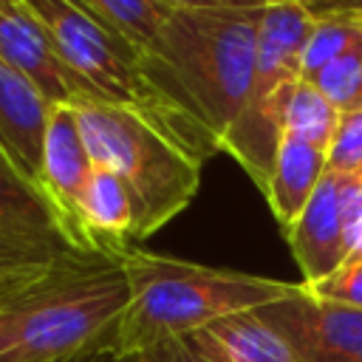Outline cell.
<instances>
[{"mask_svg":"<svg viewBox=\"0 0 362 362\" xmlns=\"http://www.w3.org/2000/svg\"><path fill=\"white\" fill-rule=\"evenodd\" d=\"M263 8H170L156 40L139 51L153 96V127L204 164L238 122L255 79Z\"/></svg>","mask_w":362,"mask_h":362,"instance_id":"obj_1","label":"cell"},{"mask_svg":"<svg viewBox=\"0 0 362 362\" xmlns=\"http://www.w3.org/2000/svg\"><path fill=\"white\" fill-rule=\"evenodd\" d=\"M119 266L130 286V303L113 337L116 356H139L164 339L192 337L221 317L263 308L300 288V283L212 269L133 246Z\"/></svg>","mask_w":362,"mask_h":362,"instance_id":"obj_2","label":"cell"},{"mask_svg":"<svg viewBox=\"0 0 362 362\" xmlns=\"http://www.w3.org/2000/svg\"><path fill=\"white\" fill-rule=\"evenodd\" d=\"M127 303L119 260L74 255L0 305V362H62L113 345Z\"/></svg>","mask_w":362,"mask_h":362,"instance_id":"obj_3","label":"cell"},{"mask_svg":"<svg viewBox=\"0 0 362 362\" xmlns=\"http://www.w3.org/2000/svg\"><path fill=\"white\" fill-rule=\"evenodd\" d=\"M96 167L116 173L136 209L133 240L150 238L181 215L201 187V164L139 113L85 93L68 102Z\"/></svg>","mask_w":362,"mask_h":362,"instance_id":"obj_4","label":"cell"},{"mask_svg":"<svg viewBox=\"0 0 362 362\" xmlns=\"http://www.w3.org/2000/svg\"><path fill=\"white\" fill-rule=\"evenodd\" d=\"M311 23L314 11L300 0H272L263 6L252 90L221 144V150L246 170L260 192L269 184L274 153L283 139V113L300 79V57Z\"/></svg>","mask_w":362,"mask_h":362,"instance_id":"obj_5","label":"cell"},{"mask_svg":"<svg viewBox=\"0 0 362 362\" xmlns=\"http://www.w3.org/2000/svg\"><path fill=\"white\" fill-rule=\"evenodd\" d=\"M42 23L57 54L82 82L85 96L122 105L153 124V96L139 74V54L74 0H23Z\"/></svg>","mask_w":362,"mask_h":362,"instance_id":"obj_6","label":"cell"},{"mask_svg":"<svg viewBox=\"0 0 362 362\" xmlns=\"http://www.w3.org/2000/svg\"><path fill=\"white\" fill-rule=\"evenodd\" d=\"M90 173H93V158L82 139L74 107L54 105L45 127L42 170H40L37 187L45 195L48 206L54 209L65 243L79 255H93L79 221V204H82Z\"/></svg>","mask_w":362,"mask_h":362,"instance_id":"obj_7","label":"cell"},{"mask_svg":"<svg viewBox=\"0 0 362 362\" xmlns=\"http://www.w3.org/2000/svg\"><path fill=\"white\" fill-rule=\"evenodd\" d=\"M300 354L303 362H362V311L311 297L303 283L297 294L257 308Z\"/></svg>","mask_w":362,"mask_h":362,"instance_id":"obj_8","label":"cell"},{"mask_svg":"<svg viewBox=\"0 0 362 362\" xmlns=\"http://www.w3.org/2000/svg\"><path fill=\"white\" fill-rule=\"evenodd\" d=\"M51 107L54 105L25 74L0 59V153L34 187L40 184Z\"/></svg>","mask_w":362,"mask_h":362,"instance_id":"obj_9","label":"cell"},{"mask_svg":"<svg viewBox=\"0 0 362 362\" xmlns=\"http://www.w3.org/2000/svg\"><path fill=\"white\" fill-rule=\"evenodd\" d=\"M0 59L25 74L51 105H68L76 93H85L25 3L0 11Z\"/></svg>","mask_w":362,"mask_h":362,"instance_id":"obj_10","label":"cell"},{"mask_svg":"<svg viewBox=\"0 0 362 362\" xmlns=\"http://www.w3.org/2000/svg\"><path fill=\"white\" fill-rule=\"evenodd\" d=\"M283 235L303 274L300 283H317L345 263L348 240L339 218L337 175L331 170H325L317 192L297 215V221L288 229H283Z\"/></svg>","mask_w":362,"mask_h":362,"instance_id":"obj_11","label":"cell"},{"mask_svg":"<svg viewBox=\"0 0 362 362\" xmlns=\"http://www.w3.org/2000/svg\"><path fill=\"white\" fill-rule=\"evenodd\" d=\"M79 221L93 255L119 260L130 249L133 226H136L133 198L124 181L107 167L93 164V173L88 178V187L79 204Z\"/></svg>","mask_w":362,"mask_h":362,"instance_id":"obj_12","label":"cell"},{"mask_svg":"<svg viewBox=\"0 0 362 362\" xmlns=\"http://www.w3.org/2000/svg\"><path fill=\"white\" fill-rule=\"evenodd\" d=\"M189 342L215 362H303L294 345L269 325L257 308L221 317L198 328Z\"/></svg>","mask_w":362,"mask_h":362,"instance_id":"obj_13","label":"cell"},{"mask_svg":"<svg viewBox=\"0 0 362 362\" xmlns=\"http://www.w3.org/2000/svg\"><path fill=\"white\" fill-rule=\"evenodd\" d=\"M325 170H328L325 150L297 139H280L269 184L263 189L280 229H288L297 221V215L305 209V204L317 192Z\"/></svg>","mask_w":362,"mask_h":362,"instance_id":"obj_14","label":"cell"},{"mask_svg":"<svg viewBox=\"0 0 362 362\" xmlns=\"http://www.w3.org/2000/svg\"><path fill=\"white\" fill-rule=\"evenodd\" d=\"M0 229L40 235L65 243L57 215L48 206L45 195L34 184H28L6 158H0Z\"/></svg>","mask_w":362,"mask_h":362,"instance_id":"obj_15","label":"cell"},{"mask_svg":"<svg viewBox=\"0 0 362 362\" xmlns=\"http://www.w3.org/2000/svg\"><path fill=\"white\" fill-rule=\"evenodd\" d=\"M342 113L320 93V88L311 79H297L286 113H283V139H297L305 144H314L328 153L337 130H339Z\"/></svg>","mask_w":362,"mask_h":362,"instance_id":"obj_16","label":"cell"},{"mask_svg":"<svg viewBox=\"0 0 362 362\" xmlns=\"http://www.w3.org/2000/svg\"><path fill=\"white\" fill-rule=\"evenodd\" d=\"M362 45V14L356 11H314V23L300 57V76L314 79L328 62Z\"/></svg>","mask_w":362,"mask_h":362,"instance_id":"obj_17","label":"cell"},{"mask_svg":"<svg viewBox=\"0 0 362 362\" xmlns=\"http://www.w3.org/2000/svg\"><path fill=\"white\" fill-rule=\"evenodd\" d=\"M88 14H93L99 23H105L110 31H116L136 54L144 51L164 17L170 14V6L161 0H74Z\"/></svg>","mask_w":362,"mask_h":362,"instance_id":"obj_18","label":"cell"},{"mask_svg":"<svg viewBox=\"0 0 362 362\" xmlns=\"http://www.w3.org/2000/svg\"><path fill=\"white\" fill-rule=\"evenodd\" d=\"M74 255H79V252H74L62 240L0 229V272L48 269V266H57V263H62Z\"/></svg>","mask_w":362,"mask_h":362,"instance_id":"obj_19","label":"cell"},{"mask_svg":"<svg viewBox=\"0 0 362 362\" xmlns=\"http://www.w3.org/2000/svg\"><path fill=\"white\" fill-rule=\"evenodd\" d=\"M311 82L342 116L362 110V45L328 62Z\"/></svg>","mask_w":362,"mask_h":362,"instance_id":"obj_20","label":"cell"},{"mask_svg":"<svg viewBox=\"0 0 362 362\" xmlns=\"http://www.w3.org/2000/svg\"><path fill=\"white\" fill-rule=\"evenodd\" d=\"M303 288L317 300L362 311V260H345L337 272L317 283H303Z\"/></svg>","mask_w":362,"mask_h":362,"instance_id":"obj_21","label":"cell"},{"mask_svg":"<svg viewBox=\"0 0 362 362\" xmlns=\"http://www.w3.org/2000/svg\"><path fill=\"white\" fill-rule=\"evenodd\" d=\"M328 170L362 178V110L345 113L328 147Z\"/></svg>","mask_w":362,"mask_h":362,"instance_id":"obj_22","label":"cell"},{"mask_svg":"<svg viewBox=\"0 0 362 362\" xmlns=\"http://www.w3.org/2000/svg\"><path fill=\"white\" fill-rule=\"evenodd\" d=\"M334 175H337V195H339V218L345 226V240L351 243V235L362 221V178L339 175V173H334Z\"/></svg>","mask_w":362,"mask_h":362,"instance_id":"obj_23","label":"cell"},{"mask_svg":"<svg viewBox=\"0 0 362 362\" xmlns=\"http://www.w3.org/2000/svg\"><path fill=\"white\" fill-rule=\"evenodd\" d=\"M147 362H215L212 356H206L201 348H195L189 342V337H175V339H164L158 345H153L150 351L141 354Z\"/></svg>","mask_w":362,"mask_h":362,"instance_id":"obj_24","label":"cell"},{"mask_svg":"<svg viewBox=\"0 0 362 362\" xmlns=\"http://www.w3.org/2000/svg\"><path fill=\"white\" fill-rule=\"evenodd\" d=\"M65 263V260H62ZM59 266V263H57ZM57 266L48 269H17V272H0V305L11 297H17L20 291H25L28 286H34L37 280H42L48 272H54Z\"/></svg>","mask_w":362,"mask_h":362,"instance_id":"obj_25","label":"cell"},{"mask_svg":"<svg viewBox=\"0 0 362 362\" xmlns=\"http://www.w3.org/2000/svg\"><path fill=\"white\" fill-rule=\"evenodd\" d=\"M170 8H218V6H232V8H263L272 0H161Z\"/></svg>","mask_w":362,"mask_h":362,"instance_id":"obj_26","label":"cell"},{"mask_svg":"<svg viewBox=\"0 0 362 362\" xmlns=\"http://www.w3.org/2000/svg\"><path fill=\"white\" fill-rule=\"evenodd\" d=\"M311 11H356L362 14V0H311Z\"/></svg>","mask_w":362,"mask_h":362,"instance_id":"obj_27","label":"cell"},{"mask_svg":"<svg viewBox=\"0 0 362 362\" xmlns=\"http://www.w3.org/2000/svg\"><path fill=\"white\" fill-rule=\"evenodd\" d=\"M62 362H116V351H113V345H102V348L85 351V354H76L71 359H62Z\"/></svg>","mask_w":362,"mask_h":362,"instance_id":"obj_28","label":"cell"},{"mask_svg":"<svg viewBox=\"0 0 362 362\" xmlns=\"http://www.w3.org/2000/svg\"><path fill=\"white\" fill-rule=\"evenodd\" d=\"M345 260H362V221H359V226L354 229V235H351V243H348V257Z\"/></svg>","mask_w":362,"mask_h":362,"instance_id":"obj_29","label":"cell"},{"mask_svg":"<svg viewBox=\"0 0 362 362\" xmlns=\"http://www.w3.org/2000/svg\"><path fill=\"white\" fill-rule=\"evenodd\" d=\"M23 6V0H0V11H8V8H17Z\"/></svg>","mask_w":362,"mask_h":362,"instance_id":"obj_30","label":"cell"},{"mask_svg":"<svg viewBox=\"0 0 362 362\" xmlns=\"http://www.w3.org/2000/svg\"><path fill=\"white\" fill-rule=\"evenodd\" d=\"M116 362H147V359L139 354V356H116Z\"/></svg>","mask_w":362,"mask_h":362,"instance_id":"obj_31","label":"cell"},{"mask_svg":"<svg viewBox=\"0 0 362 362\" xmlns=\"http://www.w3.org/2000/svg\"><path fill=\"white\" fill-rule=\"evenodd\" d=\"M300 3H305V6H308V3H311V0H300Z\"/></svg>","mask_w":362,"mask_h":362,"instance_id":"obj_32","label":"cell"},{"mask_svg":"<svg viewBox=\"0 0 362 362\" xmlns=\"http://www.w3.org/2000/svg\"><path fill=\"white\" fill-rule=\"evenodd\" d=\"M0 158H3V153H0Z\"/></svg>","mask_w":362,"mask_h":362,"instance_id":"obj_33","label":"cell"}]
</instances>
